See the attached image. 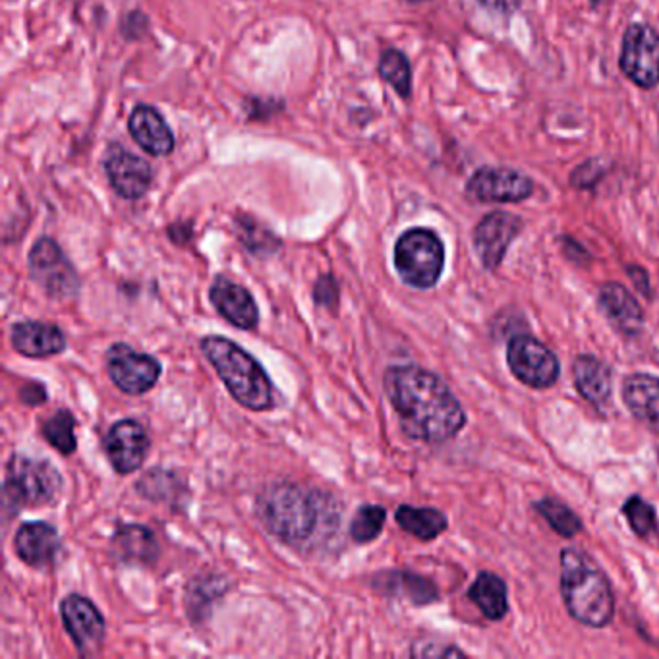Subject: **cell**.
<instances>
[{"label": "cell", "instance_id": "6da1fadb", "mask_svg": "<svg viewBox=\"0 0 659 659\" xmlns=\"http://www.w3.org/2000/svg\"><path fill=\"white\" fill-rule=\"evenodd\" d=\"M385 393L410 440L445 443L463 432V405L440 375L418 366H393L385 372Z\"/></svg>", "mask_w": 659, "mask_h": 659}, {"label": "cell", "instance_id": "7a4b0ae2", "mask_svg": "<svg viewBox=\"0 0 659 659\" xmlns=\"http://www.w3.org/2000/svg\"><path fill=\"white\" fill-rule=\"evenodd\" d=\"M261 524L296 549L311 547L337 526V507L318 489L298 484H273L255 501Z\"/></svg>", "mask_w": 659, "mask_h": 659}, {"label": "cell", "instance_id": "3957f363", "mask_svg": "<svg viewBox=\"0 0 659 659\" xmlns=\"http://www.w3.org/2000/svg\"><path fill=\"white\" fill-rule=\"evenodd\" d=\"M561 595L570 617L587 627L603 628L613 621L615 598L610 578L578 549L561 552Z\"/></svg>", "mask_w": 659, "mask_h": 659}, {"label": "cell", "instance_id": "277c9868", "mask_svg": "<svg viewBox=\"0 0 659 659\" xmlns=\"http://www.w3.org/2000/svg\"><path fill=\"white\" fill-rule=\"evenodd\" d=\"M205 359L225 383L232 399L253 412L273 407V385L260 362L252 354L225 337H205L202 341Z\"/></svg>", "mask_w": 659, "mask_h": 659}, {"label": "cell", "instance_id": "5b68a950", "mask_svg": "<svg viewBox=\"0 0 659 659\" xmlns=\"http://www.w3.org/2000/svg\"><path fill=\"white\" fill-rule=\"evenodd\" d=\"M395 268L412 288H433L445 268V246L430 228H410L395 245Z\"/></svg>", "mask_w": 659, "mask_h": 659}, {"label": "cell", "instance_id": "8992f818", "mask_svg": "<svg viewBox=\"0 0 659 659\" xmlns=\"http://www.w3.org/2000/svg\"><path fill=\"white\" fill-rule=\"evenodd\" d=\"M63 489V478L57 468L42 458L14 455L7 464L4 499L7 505L43 507L49 505Z\"/></svg>", "mask_w": 659, "mask_h": 659}, {"label": "cell", "instance_id": "52a82bcc", "mask_svg": "<svg viewBox=\"0 0 659 659\" xmlns=\"http://www.w3.org/2000/svg\"><path fill=\"white\" fill-rule=\"evenodd\" d=\"M618 66L621 72L643 90H654L659 86L658 30L643 22L628 25L623 35Z\"/></svg>", "mask_w": 659, "mask_h": 659}, {"label": "cell", "instance_id": "ba28073f", "mask_svg": "<svg viewBox=\"0 0 659 659\" xmlns=\"http://www.w3.org/2000/svg\"><path fill=\"white\" fill-rule=\"evenodd\" d=\"M507 364L519 382L532 389H547L561 374L559 360L546 344L530 334H516L507 344Z\"/></svg>", "mask_w": 659, "mask_h": 659}, {"label": "cell", "instance_id": "9c48e42d", "mask_svg": "<svg viewBox=\"0 0 659 659\" xmlns=\"http://www.w3.org/2000/svg\"><path fill=\"white\" fill-rule=\"evenodd\" d=\"M30 273L50 298L68 300L80 291V279L72 261L53 238H39L30 252Z\"/></svg>", "mask_w": 659, "mask_h": 659}, {"label": "cell", "instance_id": "30bf717a", "mask_svg": "<svg viewBox=\"0 0 659 659\" xmlns=\"http://www.w3.org/2000/svg\"><path fill=\"white\" fill-rule=\"evenodd\" d=\"M464 192L481 204H521L534 194V180L509 167H481L468 179Z\"/></svg>", "mask_w": 659, "mask_h": 659}, {"label": "cell", "instance_id": "8fae6325", "mask_svg": "<svg viewBox=\"0 0 659 659\" xmlns=\"http://www.w3.org/2000/svg\"><path fill=\"white\" fill-rule=\"evenodd\" d=\"M106 372L121 391L144 395L159 382L161 364L154 356L132 351V346L118 342L106 352Z\"/></svg>", "mask_w": 659, "mask_h": 659}, {"label": "cell", "instance_id": "7c38bea8", "mask_svg": "<svg viewBox=\"0 0 659 659\" xmlns=\"http://www.w3.org/2000/svg\"><path fill=\"white\" fill-rule=\"evenodd\" d=\"M522 219L513 213L491 212L474 228V250L480 258L481 265L488 271H496L505 260L507 250L514 238L521 235Z\"/></svg>", "mask_w": 659, "mask_h": 659}, {"label": "cell", "instance_id": "4fadbf2b", "mask_svg": "<svg viewBox=\"0 0 659 659\" xmlns=\"http://www.w3.org/2000/svg\"><path fill=\"white\" fill-rule=\"evenodd\" d=\"M105 171L114 192L124 200L146 196L154 182V171L149 163L118 144H113L106 151Z\"/></svg>", "mask_w": 659, "mask_h": 659}, {"label": "cell", "instance_id": "5bb4252c", "mask_svg": "<svg viewBox=\"0 0 659 659\" xmlns=\"http://www.w3.org/2000/svg\"><path fill=\"white\" fill-rule=\"evenodd\" d=\"M60 615L78 650L82 654H93L101 648L105 638V618L88 598L68 595L65 602L60 603Z\"/></svg>", "mask_w": 659, "mask_h": 659}, {"label": "cell", "instance_id": "9a60e30c", "mask_svg": "<svg viewBox=\"0 0 659 659\" xmlns=\"http://www.w3.org/2000/svg\"><path fill=\"white\" fill-rule=\"evenodd\" d=\"M105 451L116 473H136L149 453V435L136 420H121L106 433Z\"/></svg>", "mask_w": 659, "mask_h": 659}, {"label": "cell", "instance_id": "2e32d148", "mask_svg": "<svg viewBox=\"0 0 659 659\" xmlns=\"http://www.w3.org/2000/svg\"><path fill=\"white\" fill-rule=\"evenodd\" d=\"M209 298L220 316L238 329L250 331L260 323V309L252 294L235 281L227 277L215 279Z\"/></svg>", "mask_w": 659, "mask_h": 659}, {"label": "cell", "instance_id": "e0dca14e", "mask_svg": "<svg viewBox=\"0 0 659 659\" xmlns=\"http://www.w3.org/2000/svg\"><path fill=\"white\" fill-rule=\"evenodd\" d=\"M600 308L623 337H636L644 327V311L635 296L621 283H605L598 294Z\"/></svg>", "mask_w": 659, "mask_h": 659}, {"label": "cell", "instance_id": "ac0fdd59", "mask_svg": "<svg viewBox=\"0 0 659 659\" xmlns=\"http://www.w3.org/2000/svg\"><path fill=\"white\" fill-rule=\"evenodd\" d=\"M16 555L27 567L43 569L57 559L60 552V539L57 530L47 522H30L18 530L14 537Z\"/></svg>", "mask_w": 659, "mask_h": 659}, {"label": "cell", "instance_id": "d6986e66", "mask_svg": "<svg viewBox=\"0 0 659 659\" xmlns=\"http://www.w3.org/2000/svg\"><path fill=\"white\" fill-rule=\"evenodd\" d=\"M128 130L132 138L136 139L146 154L154 157H164L174 149V136L163 114L149 105H139L134 109L128 121Z\"/></svg>", "mask_w": 659, "mask_h": 659}, {"label": "cell", "instance_id": "ffe728a7", "mask_svg": "<svg viewBox=\"0 0 659 659\" xmlns=\"http://www.w3.org/2000/svg\"><path fill=\"white\" fill-rule=\"evenodd\" d=\"M12 346L27 359H47L66 349V337L57 326L22 321L12 327Z\"/></svg>", "mask_w": 659, "mask_h": 659}, {"label": "cell", "instance_id": "44dd1931", "mask_svg": "<svg viewBox=\"0 0 659 659\" xmlns=\"http://www.w3.org/2000/svg\"><path fill=\"white\" fill-rule=\"evenodd\" d=\"M623 400L638 422L659 435V377L630 375L623 383Z\"/></svg>", "mask_w": 659, "mask_h": 659}, {"label": "cell", "instance_id": "7402d4cb", "mask_svg": "<svg viewBox=\"0 0 659 659\" xmlns=\"http://www.w3.org/2000/svg\"><path fill=\"white\" fill-rule=\"evenodd\" d=\"M577 391L594 407H603L611 397V370L602 360L580 354L572 364Z\"/></svg>", "mask_w": 659, "mask_h": 659}, {"label": "cell", "instance_id": "603a6c76", "mask_svg": "<svg viewBox=\"0 0 659 659\" xmlns=\"http://www.w3.org/2000/svg\"><path fill=\"white\" fill-rule=\"evenodd\" d=\"M114 554L121 561L154 565L159 557V546L154 532L146 526L128 524L114 534Z\"/></svg>", "mask_w": 659, "mask_h": 659}, {"label": "cell", "instance_id": "cb8c5ba5", "mask_svg": "<svg viewBox=\"0 0 659 659\" xmlns=\"http://www.w3.org/2000/svg\"><path fill=\"white\" fill-rule=\"evenodd\" d=\"M468 598L489 621H501L509 611L505 580L493 572H480L468 590Z\"/></svg>", "mask_w": 659, "mask_h": 659}, {"label": "cell", "instance_id": "d4e9b609", "mask_svg": "<svg viewBox=\"0 0 659 659\" xmlns=\"http://www.w3.org/2000/svg\"><path fill=\"white\" fill-rule=\"evenodd\" d=\"M395 519L400 529L422 542H432L447 530V519L438 509H416V507L402 505L397 509Z\"/></svg>", "mask_w": 659, "mask_h": 659}, {"label": "cell", "instance_id": "484cf974", "mask_svg": "<svg viewBox=\"0 0 659 659\" xmlns=\"http://www.w3.org/2000/svg\"><path fill=\"white\" fill-rule=\"evenodd\" d=\"M379 76L399 93L400 98L408 99L412 93V68L407 55L397 49L383 50L379 58Z\"/></svg>", "mask_w": 659, "mask_h": 659}, {"label": "cell", "instance_id": "4316f807", "mask_svg": "<svg viewBox=\"0 0 659 659\" xmlns=\"http://www.w3.org/2000/svg\"><path fill=\"white\" fill-rule=\"evenodd\" d=\"M534 507L559 536L575 537L582 530V522L578 519L577 513L555 499H542Z\"/></svg>", "mask_w": 659, "mask_h": 659}, {"label": "cell", "instance_id": "83f0119b", "mask_svg": "<svg viewBox=\"0 0 659 659\" xmlns=\"http://www.w3.org/2000/svg\"><path fill=\"white\" fill-rule=\"evenodd\" d=\"M623 514L627 516L628 524L636 536L644 537V539L658 536V514L643 497H628L623 505Z\"/></svg>", "mask_w": 659, "mask_h": 659}, {"label": "cell", "instance_id": "f1b7e54d", "mask_svg": "<svg viewBox=\"0 0 659 659\" xmlns=\"http://www.w3.org/2000/svg\"><path fill=\"white\" fill-rule=\"evenodd\" d=\"M76 420L68 410H58L57 414L43 423V435L53 447L63 455H72L76 451V435H73Z\"/></svg>", "mask_w": 659, "mask_h": 659}, {"label": "cell", "instance_id": "f546056e", "mask_svg": "<svg viewBox=\"0 0 659 659\" xmlns=\"http://www.w3.org/2000/svg\"><path fill=\"white\" fill-rule=\"evenodd\" d=\"M387 513L383 507L366 505L360 509L351 524V536L356 544H367L382 534Z\"/></svg>", "mask_w": 659, "mask_h": 659}, {"label": "cell", "instance_id": "4dcf8cb0", "mask_svg": "<svg viewBox=\"0 0 659 659\" xmlns=\"http://www.w3.org/2000/svg\"><path fill=\"white\" fill-rule=\"evenodd\" d=\"M610 169L611 164L602 159H588L570 174V184L578 190H594L607 177Z\"/></svg>", "mask_w": 659, "mask_h": 659}, {"label": "cell", "instance_id": "1f68e13d", "mask_svg": "<svg viewBox=\"0 0 659 659\" xmlns=\"http://www.w3.org/2000/svg\"><path fill=\"white\" fill-rule=\"evenodd\" d=\"M316 300L319 304H323V306H333L337 298H339V291H337V285H334V281L331 277H321L318 281V285H316Z\"/></svg>", "mask_w": 659, "mask_h": 659}, {"label": "cell", "instance_id": "d6a6232c", "mask_svg": "<svg viewBox=\"0 0 659 659\" xmlns=\"http://www.w3.org/2000/svg\"><path fill=\"white\" fill-rule=\"evenodd\" d=\"M476 2L480 4L481 9L496 12V14H511L519 7V0H476Z\"/></svg>", "mask_w": 659, "mask_h": 659}, {"label": "cell", "instance_id": "836d02e7", "mask_svg": "<svg viewBox=\"0 0 659 659\" xmlns=\"http://www.w3.org/2000/svg\"><path fill=\"white\" fill-rule=\"evenodd\" d=\"M45 389H43L42 385H37V383H32V385H27L22 389V400L27 402V405H42L45 402Z\"/></svg>", "mask_w": 659, "mask_h": 659}, {"label": "cell", "instance_id": "e575fe53", "mask_svg": "<svg viewBox=\"0 0 659 659\" xmlns=\"http://www.w3.org/2000/svg\"><path fill=\"white\" fill-rule=\"evenodd\" d=\"M628 275L635 281L636 288L644 294H650V281H648V273L643 268H635L630 265L628 268Z\"/></svg>", "mask_w": 659, "mask_h": 659}, {"label": "cell", "instance_id": "d590c367", "mask_svg": "<svg viewBox=\"0 0 659 659\" xmlns=\"http://www.w3.org/2000/svg\"><path fill=\"white\" fill-rule=\"evenodd\" d=\"M594 7H600V4H605V2H610V0H590Z\"/></svg>", "mask_w": 659, "mask_h": 659}, {"label": "cell", "instance_id": "8d00e7d4", "mask_svg": "<svg viewBox=\"0 0 659 659\" xmlns=\"http://www.w3.org/2000/svg\"><path fill=\"white\" fill-rule=\"evenodd\" d=\"M405 2H410V4H422V2H428V0H405Z\"/></svg>", "mask_w": 659, "mask_h": 659}]
</instances>
